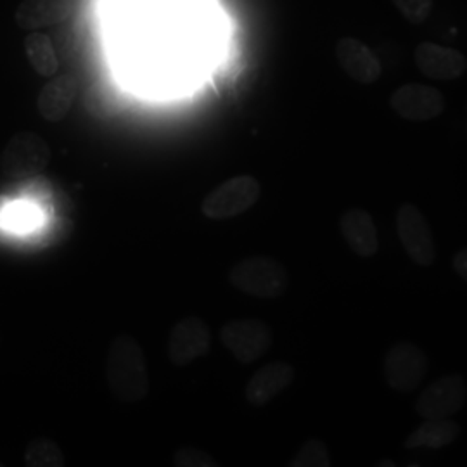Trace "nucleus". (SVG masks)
<instances>
[{"label": "nucleus", "mask_w": 467, "mask_h": 467, "mask_svg": "<svg viewBox=\"0 0 467 467\" xmlns=\"http://www.w3.org/2000/svg\"><path fill=\"white\" fill-rule=\"evenodd\" d=\"M104 378L109 393L119 403H139L150 393V368L146 353L132 334L119 333L106 353Z\"/></svg>", "instance_id": "nucleus-1"}, {"label": "nucleus", "mask_w": 467, "mask_h": 467, "mask_svg": "<svg viewBox=\"0 0 467 467\" xmlns=\"http://www.w3.org/2000/svg\"><path fill=\"white\" fill-rule=\"evenodd\" d=\"M234 289L262 300L283 296L289 285L287 268L270 256H248L229 270Z\"/></svg>", "instance_id": "nucleus-2"}, {"label": "nucleus", "mask_w": 467, "mask_h": 467, "mask_svg": "<svg viewBox=\"0 0 467 467\" xmlns=\"http://www.w3.org/2000/svg\"><path fill=\"white\" fill-rule=\"evenodd\" d=\"M220 343L237 364L250 366L274 345V333L260 318H234L222 326Z\"/></svg>", "instance_id": "nucleus-3"}, {"label": "nucleus", "mask_w": 467, "mask_h": 467, "mask_svg": "<svg viewBox=\"0 0 467 467\" xmlns=\"http://www.w3.org/2000/svg\"><path fill=\"white\" fill-rule=\"evenodd\" d=\"M49 144L35 132H19L9 139L0 154V170L5 177L25 181L38 177L50 163Z\"/></svg>", "instance_id": "nucleus-4"}, {"label": "nucleus", "mask_w": 467, "mask_h": 467, "mask_svg": "<svg viewBox=\"0 0 467 467\" xmlns=\"http://www.w3.org/2000/svg\"><path fill=\"white\" fill-rule=\"evenodd\" d=\"M262 185L251 175H237L215 187L201 202V213L210 220H229L248 212L260 200Z\"/></svg>", "instance_id": "nucleus-5"}, {"label": "nucleus", "mask_w": 467, "mask_h": 467, "mask_svg": "<svg viewBox=\"0 0 467 467\" xmlns=\"http://www.w3.org/2000/svg\"><path fill=\"white\" fill-rule=\"evenodd\" d=\"M384 379L397 393L418 389L428 374L426 351L412 341H400L384 358Z\"/></svg>", "instance_id": "nucleus-6"}, {"label": "nucleus", "mask_w": 467, "mask_h": 467, "mask_svg": "<svg viewBox=\"0 0 467 467\" xmlns=\"http://www.w3.org/2000/svg\"><path fill=\"white\" fill-rule=\"evenodd\" d=\"M212 348V331L208 324L198 317L189 316L175 322L167 339V358L175 368H187L194 360L208 355Z\"/></svg>", "instance_id": "nucleus-7"}, {"label": "nucleus", "mask_w": 467, "mask_h": 467, "mask_svg": "<svg viewBox=\"0 0 467 467\" xmlns=\"http://www.w3.org/2000/svg\"><path fill=\"white\" fill-rule=\"evenodd\" d=\"M467 384L462 376L449 374L430 384L416 400L422 419H451L466 405Z\"/></svg>", "instance_id": "nucleus-8"}, {"label": "nucleus", "mask_w": 467, "mask_h": 467, "mask_svg": "<svg viewBox=\"0 0 467 467\" xmlns=\"http://www.w3.org/2000/svg\"><path fill=\"white\" fill-rule=\"evenodd\" d=\"M397 229L407 254L419 267H430L436 260V244L428 220L414 204H401L397 213Z\"/></svg>", "instance_id": "nucleus-9"}, {"label": "nucleus", "mask_w": 467, "mask_h": 467, "mask_svg": "<svg viewBox=\"0 0 467 467\" xmlns=\"http://www.w3.org/2000/svg\"><path fill=\"white\" fill-rule=\"evenodd\" d=\"M389 102L397 115L412 121L433 119L445 109L443 94L430 85H403L393 92Z\"/></svg>", "instance_id": "nucleus-10"}, {"label": "nucleus", "mask_w": 467, "mask_h": 467, "mask_svg": "<svg viewBox=\"0 0 467 467\" xmlns=\"http://www.w3.org/2000/svg\"><path fill=\"white\" fill-rule=\"evenodd\" d=\"M295 381V368L289 362L274 360L258 368L244 386V399L251 407H265Z\"/></svg>", "instance_id": "nucleus-11"}, {"label": "nucleus", "mask_w": 467, "mask_h": 467, "mask_svg": "<svg viewBox=\"0 0 467 467\" xmlns=\"http://www.w3.org/2000/svg\"><path fill=\"white\" fill-rule=\"evenodd\" d=\"M336 59L343 71L362 85L374 84L381 77V63L366 44L345 36L336 44Z\"/></svg>", "instance_id": "nucleus-12"}, {"label": "nucleus", "mask_w": 467, "mask_h": 467, "mask_svg": "<svg viewBox=\"0 0 467 467\" xmlns=\"http://www.w3.org/2000/svg\"><path fill=\"white\" fill-rule=\"evenodd\" d=\"M416 65L433 80H455L466 73V57L459 50L424 42L416 49Z\"/></svg>", "instance_id": "nucleus-13"}, {"label": "nucleus", "mask_w": 467, "mask_h": 467, "mask_svg": "<svg viewBox=\"0 0 467 467\" xmlns=\"http://www.w3.org/2000/svg\"><path fill=\"white\" fill-rule=\"evenodd\" d=\"M78 92V82L73 75L52 77L42 87L36 98V109L40 117L49 123H57L67 117L73 108Z\"/></svg>", "instance_id": "nucleus-14"}, {"label": "nucleus", "mask_w": 467, "mask_h": 467, "mask_svg": "<svg viewBox=\"0 0 467 467\" xmlns=\"http://www.w3.org/2000/svg\"><path fill=\"white\" fill-rule=\"evenodd\" d=\"M341 234L350 250L362 258H370L379 250V235L372 215L362 208L345 212L339 222Z\"/></svg>", "instance_id": "nucleus-15"}, {"label": "nucleus", "mask_w": 467, "mask_h": 467, "mask_svg": "<svg viewBox=\"0 0 467 467\" xmlns=\"http://www.w3.org/2000/svg\"><path fill=\"white\" fill-rule=\"evenodd\" d=\"M69 16V0H23L15 19L21 30L36 32L63 23Z\"/></svg>", "instance_id": "nucleus-16"}, {"label": "nucleus", "mask_w": 467, "mask_h": 467, "mask_svg": "<svg viewBox=\"0 0 467 467\" xmlns=\"http://www.w3.org/2000/svg\"><path fill=\"white\" fill-rule=\"evenodd\" d=\"M461 434V428L451 419H424V422L405 440L407 449L438 451L451 445Z\"/></svg>", "instance_id": "nucleus-17"}, {"label": "nucleus", "mask_w": 467, "mask_h": 467, "mask_svg": "<svg viewBox=\"0 0 467 467\" xmlns=\"http://www.w3.org/2000/svg\"><path fill=\"white\" fill-rule=\"evenodd\" d=\"M25 50L30 65L40 77L50 78L59 69V59L47 35L32 32L25 38Z\"/></svg>", "instance_id": "nucleus-18"}, {"label": "nucleus", "mask_w": 467, "mask_h": 467, "mask_svg": "<svg viewBox=\"0 0 467 467\" xmlns=\"http://www.w3.org/2000/svg\"><path fill=\"white\" fill-rule=\"evenodd\" d=\"M23 461L28 467H63L67 464L61 447L49 438H36L30 441Z\"/></svg>", "instance_id": "nucleus-19"}, {"label": "nucleus", "mask_w": 467, "mask_h": 467, "mask_svg": "<svg viewBox=\"0 0 467 467\" xmlns=\"http://www.w3.org/2000/svg\"><path fill=\"white\" fill-rule=\"evenodd\" d=\"M289 466L295 467H327L331 466V453L327 445L320 440H308L301 445L298 453L289 461Z\"/></svg>", "instance_id": "nucleus-20"}, {"label": "nucleus", "mask_w": 467, "mask_h": 467, "mask_svg": "<svg viewBox=\"0 0 467 467\" xmlns=\"http://www.w3.org/2000/svg\"><path fill=\"white\" fill-rule=\"evenodd\" d=\"M173 464L177 467H215L218 462L202 449L198 447H182L175 451Z\"/></svg>", "instance_id": "nucleus-21"}, {"label": "nucleus", "mask_w": 467, "mask_h": 467, "mask_svg": "<svg viewBox=\"0 0 467 467\" xmlns=\"http://www.w3.org/2000/svg\"><path fill=\"white\" fill-rule=\"evenodd\" d=\"M393 4L414 25L426 21L433 9V0H393Z\"/></svg>", "instance_id": "nucleus-22"}, {"label": "nucleus", "mask_w": 467, "mask_h": 467, "mask_svg": "<svg viewBox=\"0 0 467 467\" xmlns=\"http://www.w3.org/2000/svg\"><path fill=\"white\" fill-rule=\"evenodd\" d=\"M5 222L16 231H28L36 223V208L28 202L17 204L5 213Z\"/></svg>", "instance_id": "nucleus-23"}, {"label": "nucleus", "mask_w": 467, "mask_h": 467, "mask_svg": "<svg viewBox=\"0 0 467 467\" xmlns=\"http://www.w3.org/2000/svg\"><path fill=\"white\" fill-rule=\"evenodd\" d=\"M453 270L457 272V275L461 279L467 281V248L459 251L455 256H453Z\"/></svg>", "instance_id": "nucleus-24"}, {"label": "nucleus", "mask_w": 467, "mask_h": 467, "mask_svg": "<svg viewBox=\"0 0 467 467\" xmlns=\"http://www.w3.org/2000/svg\"><path fill=\"white\" fill-rule=\"evenodd\" d=\"M2 208H4V201L0 198V212H2Z\"/></svg>", "instance_id": "nucleus-25"}, {"label": "nucleus", "mask_w": 467, "mask_h": 467, "mask_svg": "<svg viewBox=\"0 0 467 467\" xmlns=\"http://www.w3.org/2000/svg\"><path fill=\"white\" fill-rule=\"evenodd\" d=\"M0 466H2V464H0Z\"/></svg>", "instance_id": "nucleus-26"}]
</instances>
